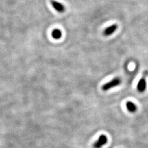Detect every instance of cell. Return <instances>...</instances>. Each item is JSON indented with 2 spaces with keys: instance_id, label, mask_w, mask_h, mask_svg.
Segmentation results:
<instances>
[{
  "instance_id": "cell-5",
  "label": "cell",
  "mask_w": 148,
  "mask_h": 148,
  "mask_svg": "<svg viewBox=\"0 0 148 148\" xmlns=\"http://www.w3.org/2000/svg\"><path fill=\"white\" fill-rule=\"evenodd\" d=\"M117 28H118V26L116 24H112L111 26L106 28L103 32V34L106 36H109L112 35L114 32H116Z\"/></svg>"
},
{
  "instance_id": "cell-7",
  "label": "cell",
  "mask_w": 148,
  "mask_h": 148,
  "mask_svg": "<svg viewBox=\"0 0 148 148\" xmlns=\"http://www.w3.org/2000/svg\"><path fill=\"white\" fill-rule=\"evenodd\" d=\"M52 36L56 40H58L62 36V32L59 29H55L52 32Z\"/></svg>"
},
{
  "instance_id": "cell-3",
  "label": "cell",
  "mask_w": 148,
  "mask_h": 148,
  "mask_svg": "<svg viewBox=\"0 0 148 148\" xmlns=\"http://www.w3.org/2000/svg\"><path fill=\"white\" fill-rule=\"evenodd\" d=\"M108 142V137L105 134H101L97 141L93 144L94 148H101Z\"/></svg>"
},
{
  "instance_id": "cell-6",
  "label": "cell",
  "mask_w": 148,
  "mask_h": 148,
  "mask_svg": "<svg viewBox=\"0 0 148 148\" xmlns=\"http://www.w3.org/2000/svg\"><path fill=\"white\" fill-rule=\"evenodd\" d=\"M126 106L128 111L130 112H135L137 110V106L132 101H128L126 104Z\"/></svg>"
},
{
  "instance_id": "cell-2",
  "label": "cell",
  "mask_w": 148,
  "mask_h": 148,
  "mask_svg": "<svg viewBox=\"0 0 148 148\" xmlns=\"http://www.w3.org/2000/svg\"><path fill=\"white\" fill-rule=\"evenodd\" d=\"M148 71H145L142 78L139 81L137 85V90L139 92L143 93L146 88H147V81H146V77L148 75Z\"/></svg>"
},
{
  "instance_id": "cell-4",
  "label": "cell",
  "mask_w": 148,
  "mask_h": 148,
  "mask_svg": "<svg viewBox=\"0 0 148 148\" xmlns=\"http://www.w3.org/2000/svg\"><path fill=\"white\" fill-rule=\"evenodd\" d=\"M50 2L51 5L53 6V8L57 12H58L59 13H63L65 11V7L62 3L55 0H51Z\"/></svg>"
},
{
  "instance_id": "cell-1",
  "label": "cell",
  "mask_w": 148,
  "mask_h": 148,
  "mask_svg": "<svg viewBox=\"0 0 148 148\" xmlns=\"http://www.w3.org/2000/svg\"><path fill=\"white\" fill-rule=\"evenodd\" d=\"M121 83V79L119 77H115L112 79L110 81L108 82L105 84L101 87V89L104 91H107L108 90H111L112 88L116 87L117 86L120 85Z\"/></svg>"
}]
</instances>
